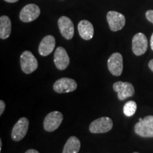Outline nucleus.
Returning <instances> with one entry per match:
<instances>
[{"label":"nucleus","instance_id":"nucleus-10","mask_svg":"<svg viewBox=\"0 0 153 153\" xmlns=\"http://www.w3.org/2000/svg\"><path fill=\"white\" fill-rule=\"evenodd\" d=\"M148 42L145 34L138 33L133 36L132 41V50L134 54L140 56L145 54L148 50Z\"/></svg>","mask_w":153,"mask_h":153},{"label":"nucleus","instance_id":"nucleus-8","mask_svg":"<svg viewBox=\"0 0 153 153\" xmlns=\"http://www.w3.org/2000/svg\"><path fill=\"white\" fill-rule=\"evenodd\" d=\"M41 14V9L38 6L34 4H29L26 5L20 11L19 18L22 22L29 23L36 20Z\"/></svg>","mask_w":153,"mask_h":153},{"label":"nucleus","instance_id":"nucleus-13","mask_svg":"<svg viewBox=\"0 0 153 153\" xmlns=\"http://www.w3.org/2000/svg\"><path fill=\"white\" fill-rule=\"evenodd\" d=\"M54 62L56 68L60 70H64L70 64V57L62 47H58L55 50L54 53Z\"/></svg>","mask_w":153,"mask_h":153},{"label":"nucleus","instance_id":"nucleus-11","mask_svg":"<svg viewBox=\"0 0 153 153\" xmlns=\"http://www.w3.org/2000/svg\"><path fill=\"white\" fill-rule=\"evenodd\" d=\"M77 87V84L74 79L68 77H63L57 79L53 85V89L55 92L69 93L75 90Z\"/></svg>","mask_w":153,"mask_h":153},{"label":"nucleus","instance_id":"nucleus-25","mask_svg":"<svg viewBox=\"0 0 153 153\" xmlns=\"http://www.w3.org/2000/svg\"><path fill=\"white\" fill-rule=\"evenodd\" d=\"M1 149H2V141L1 140H0V152L1 151Z\"/></svg>","mask_w":153,"mask_h":153},{"label":"nucleus","instance_id":"nucleus-19","mask_svg":"<svg viewBox=\"0 0 153 153\" xmlns=\"http://www.w3.org/2000/svg\"><path fill=\"white\" fill-rule=\"evenodd\" d=\"M146 18L149 22L153 24V10H148L147 11L146 14H145Z\"/></svg>","mask_w":153,"mask_h":153},{"label":"nucleus","instance_id":"nucleus-4","mask_svg":"<svg viewBox=\"0 0 153 153\" xmlns=\"http://www.w3.org/2000/svg\"><path fill=\"white\" fill-rule=\"evenodd\" d=\"M113 89L118 93V98L123 101L135 94V89L131 83L128 82H116L113 85Z\"/></svg>","mask_w":153,"mask_h":153},{"label":"nucleus","instance_id":"nucleus-18","mask_svg":"<svg viewBox=\"0 0 153 153\" xmlns=\"http://www.w3.org/2000/svg\"><path fill=\"white\" fill-rule=\"evenodd\" d=\"M137 110V104L135 101H129L123 106V113L128 117L133 116Z\"/></svg>","mask_w":153,"mask_h":153},{"label":"nucleus","instance_id":"nucleus-26","mask_svg":"<svg viewBox=\"0 0 153 153\" xmlns=\"http://www.w3.org/2000/svg\"><path fill=\"white\" fill-rule=\"evenodd\" d=\"M133 153H139V152H133Z\"/></svg>","mask_w":153,"mask_h":153},{"label":"nucleus","instance_id":"nucleus-14","mask_svg":"<svg viewBox=\"0 0 153 153\" xmlns=\"http://www.w3.org/2000/svg\"><path fill=\"white\" fill-rule=\"evenodd\" d=\"M55 46V39L53 36L48 35L45 36L38 47V53L41 56H47L54 51Z\"/></svg>","mask_w":153,"mask_h":153},{"label":"nucleus","instance_id":"nucleus-6","mask_svg":"<svg viewBox=\"0 0 153 153\" xmlns=\"http://www.w3.org/2000/svg\"><path fill=\"white\" fill-rule=\"evenodd\" d=\"M106 19L110 29L112 31L121 30L126 24V18L124 15L118 11H108L106 15Z\"/></svg>","mask_w":153,"mask_h":153},{"label":"nucleus","instance_id":"nucleus-15","mask_svg":"<svg viewBox=\"0 0 153 153\" xmlns=\"http://www.w3.org/2000/svg\"><path fill=\"white\" fill-rule=\"evenodd\" d=\"M78 31L81 38L85 41L91 40L93 38L94 33L93 25L87 20H82L79 23Z\"/></svg>","mask_w":153,"mask_h":153},{"label":"nucleus","instance_id":"nucleus-17","mask_svg":"<svg viewBox=\"0 0 153 153\" xmlns=\"http://www.w3.org/2000/svg\"><path fill=\"white\" fill-rule=\"evenodd\" d=\"M80 147L81 143L79 140L75 136H71L67 140L62 153H78Z\"/></svg>","mask_w":153,"mask_h":153},{"label":"nucleus","instance_id":"nucleus-12","mask_svg":"<svg viewBox=\"0 0 153 153\" xmlns=\"http://www.w3.org/2000/svg\"><path fill=\"white\" fill-rule=\"evenodd\" d=\"M58 27L62 36L67 40H70L73 38L74 33V24L71 19L67 16H61L58 19Z\"/></svg>","mask_w":153,"mask_h":153},{"label":"nucleus","instance_id":"nucleus-21","mask_svg":"<svg viewBox=\"0 0 153 153\" xmlns=\"http://www.w3.org/2000/svg\"><path fill=\"white\" fill-rule=\"evenodd\" d=\"M25 153H40L38 151L34 150V149H30V150H28Z\"/></svg>","mask_w":153,"mask_h":153},{"label":"nucleus","instance_id":"nucleus-2","mask_svg":"<svg viewBox=\"0 0 153 153\" xmlns=\"http://www.w3.org/2000/svg\"><path fill=\"white\" fill-rule=\"evenodd\" d=\"M20 64L22 71L26 74H30L37 70L38 64L37 59L33 53L28 51L22 53L20 57Z\"/></svg>","mask_w":153,"mask_h":153},{"label":"nucleus","instance_id":"nucleus-7","mask_svg":"<svg viewBox=\"0 0 153 153\" xmlns=\"http://www.w3.org/2000/svg\"><path fill=\"white\" fill-rule=\"evenodd\" d=\"M29 126L28 118L22 117L19 119L13 127L11 131V138L14 141H20L26 136Z\"/></svg>","mask_w":153,"mask_h":153},{"label":"nucleus","instance_id":"nucleus-23","mask_svg":"<svg viewBox=\"0 0 153 153\" xmlns=\"http://www.w3.org/2000/svg\"><path fill=\"white\" fill-rule=\"evenodd\" d=\"M150 46H151V49L153 51V33L151 36V38H150Z\"/></svg>","mask_w":153,"mask_h":153},{"label":"nucleus","instance_id":"nucleus-5","mask_svg":"<svg viewBox=\"0 0 153 153\" xmlns=\"http://www.w3.org/2000/svg\"><path fill=\"white\" fill-rule=\"evenodd\" d=\"M63 120V115L60 111H53L45 116L43 121L44 129L53 132L59 128Z\"/></svg>","mask_w":153,"mask_h":153},{"label":"nucleus","instance_id":"nucleus-9","mask_svg":"<svg viewBox=\"0 0 153 153\" xmlns=\"http://www.w3.org/2000/svg\"><path fill=\"white\" fill-rule=\"evenodd\" d=\"M107 65H108V70L113 75L116 76L121 75L123 72V56L120 53H113L108 58Z\"/></svg>","mask_w":153,"mask_h":153},{"label":"nucleus","instance_id":"nucleus-24","mask_svg":"<svg viewBox=\"0 0 153 153\" xmlns=\"http://www.w3.org/2000/svg\"><path fill=\"white\" fill-rule=\"evenodd\" d=\"M4 1H7V2H9V3H15V2H17L19 0H4Z\"/></svg>","mask_w":153,"mask_h":153},{"label":"nucleus","instance_id":"nucleus-20","mask_svg":"<svg viewBox=\"0 0 153 153\" xmlns=\"http://www.w3.org/2000/svg\"><path fill=\"white\" fill-rule=\"evenodd\" d=\"M6 108V106H5V103L2 100L0 101V115H2L3 112L4 111V109Z\"/></svg>","mask_w":153,"mask_h":153},{"label":"nucleus","instance_id":"nucleus-1","mask_svg":"<svg viewBox=\"0 0 153 153\" xmlns=\"http://www.w3.org/2000/svg\"><path fill=\"white\" fill-rule=\"evenodd\" d=\"M134 131L140 137H153V116L140 118L134 127Z\"/></svg>","mask_w":153,"mask_h":153},{"label":"nucleus","instance_id":"nucleus-3","mask_svg":"<svg viewBox=\"0 0 153 153\" xmlns=\"http://www.w3.org/2000/svg\"><path fill=\"white\" fill-rule=\"evenodd\" d=\"M113 128V120L108 117H101L91 122L89 131L92 133H105L110 131Z\"/></svg>","mask_w":153,"mask_h":153},{"label":"nucleus","instance_id":"nucleus-22","mask_svg":"<svg viewBox=\"0 0 153 153\" xmlns=\"http://www.w3.org/2000/svg\"><path fill=\"white\" fill-rule=\"evenodd\" d=\"M148 66H149V68H150V70L153 72V59H152V60H151L150 62H149Z\"/></svg>","mask_w":153,"mask_h":153},{"label":"nucleus","instance_id":"nucleus-16","mask_svg":"<svg viewBox=\"0 0 153 153\" xmlns=\"http://www.w3.org/2000/svg\"><path fill=\"white\" fill-rule=\"evenodd\" d=\"M11 32V22L7 16L0 17V38L4 40L9 37Z\"/></svg>","mask_w":153,"mask_h":153}]
</instances>
